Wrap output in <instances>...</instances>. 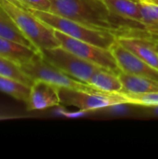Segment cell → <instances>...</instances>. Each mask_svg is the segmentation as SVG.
I'll list each match as a JSON object with an SVG mask.
<instances>
[{
    "label": "cell",
    "instance_id": "obj_1",
    "mask_svg": "<svg viewBox=\"0 0 158 159\" xmlns=\"http://www.w3.org/2000/svg\"><path fill=\"white\" fill-rule=\"evenodd\" d=\"M50 3L51 13L94 29L111 32L116 36L127 34V30L115 21L102 0H50Z\"/></svg>",
    "mask_w": 158,
    "mask_h": 159
},
{
    "label": "cell",
    "instance_id": "obj_2",
    "mask_svg": "<svg viewBox=\"0 0 158 159\" xmlns=\"http://www.w3.org/2000/svg\"><path fill=\"white\" fill-rule=\"evenodd\" d=\"M0 5L39 52L61 46L55 35V30L34 16L30 9L24 8L11 0H0Z\"/></svg>",
    "mask_w": 158,
    "mask_h": 159
},
{
    "label": "cell",
    "instance_id": "obj_3",
    "mask_svg": "<svg viewBox=\"0 0 158 159\" xmlns=\"http://www.w3.org/2000/svg\"><path fill=\"white\" fill-rule=\"evenodd\" d=\"M30 10L34 16L55 31L63 33L73 38L88 42L108 49H110L111 47L116 42V35L111 32L94 29L49 11H40L34 9Z\"/></svg>",
    "mask_w": 158,
    "mask_h": 159
},
{
    "label": "cell",
    "instance_id": "obj_4",
    "mask_svg": "<svg viewBox=\"0 0 158 159\" xmlns=\"http://www.w3.org/2000/svg\"><path fill=\"white\" fill-rule=\"evenodd\" d=\"M21 70L33 80H43L59 88H70L86 91H101L94 87L72 78L37 53L29 61L20 65Z\"/></svg>",
    "mask_w": 158,
    "mask_h": 159
},
{
    "label": "cell",
    "instance_id": "obj_5",
    "mask_svg": "<svg viewBox=\"0 0 158 159\" xmlns=\"http://www.w3.org/2000/svg\"><path fill=\"white\" fill-rule=\"evenodd\" d=\"M55 35L63 48L90 63L119 74L120 69L111 49L73 38L59 31H55Z\"/></svg>",
    "mask_w": 158,
    "mask_h": 159
},
{
    "label": "cell",
    "instance_id": "obj_6",
    "mask_svg": "<svg viewBox=\"0 0 158 159\" xmlns=\"http://www.w3.org/2000/svg\"><path fill=\"white\" fill-rule=\"evenodd\" d=\"M40 53L44 59L55 65L61 71L72 78L86 84H88V80L97 70L102 68L81 59L61 46L43 49Z\"/></svg>",
    "mask_w": 158,
    "mask_h": 159
},
{
    "label": "cell",
    "instance_id": "obj_7",
    "mask_svg": "<svg viewBox=\"0 0 158 159\" xmlns=\"http://www.w3.org/2000/svg\"><path fill=\"white\" fill-rule=\"evenodd\" d=\"M61 105L75 107L82 111H94L125 104L119 94L110 96L102 91H86L70 88H59Z\"/></svg>",
    "mask_w": 158,
    "mask_h": 159
},
{
    "label": "cell",
    "instance_id": "obj_8",
    "mask_svg": "<svg viewBox=\"0 0 158 159\" xmlns=\"http://www.w3.org/2000/svg\"><path fill=\"white\" fill-rule=\"evenodd\" d=\"M102 2L115 21L127 30V34L130 30L143 29L140 0H102Z\"/></svg>",
    "mask_w": 158,
    "mask_h": 159
},
{
    "label": "cell",
    "instance_id": "obj_9",
    "mask_svg": "<svg viewBox=\"0 0 158 159\" xmlns=\"http://www.w3.org/2000/svg\"><path fill=\"white\" fill-rule=\"evenodd\" d=\"M110 49L116 60L120 71L129 75L158 81V69L134 55L132 52L121 46L117 41Z\"/></svg>",
    "mask_w": 158,
    "mask_h": 159
},
{
    "label": "cell",
    "instance_id": "obj_10",
    "mask_svg": "<svg viewBox=\"0 0 158 159\" xmlns=\"http://www.w3.org/2000/svg\"><path fill=\"white\" fill-rule=\"evenodd\" d=\"M26 104L28 110H44L60 106L59 87L43 80H34Z\"/></svg>",
    "mask_w": 158,
    "mask_h": 159
},
{
    "label": "cell",
    "instance_id": "obj_11",
    "mask_svg": "<svg viewBox=\"0 0 158 159\" xmlns=\"http://www.w3.org/2000/svg\"><path fill=\"white\" fill-rule=\"evenodd\" d=\"M116 41L134 55L158 69V51L156 42L138 36H116Z\"/></svg>",
    "mask_w": 158,
    "mask_h": 159
},
{
    "label": "cell",
    "instance_id": "obj_12",
    "mask_svg": "<svg viewBox=\"0 0 158 159\" xmlns=\"http://www.w3.org/2000/svg\"><path fill=\"white\" fill-rule=\"evenodd\" d=\"M140 7L143 29L130 30L124 36H138L158 42V5L152 2L140 1Z\"/></svg>",
    "mask_w": 158,
    "mask_h": 159
},
{
    "label": "cell",
    "instance_id": "obj_13",
    "mask_svg": "<svg viewBox=\"0 0 158 159\" xmlns=\"http://www.w3.org/2000/svg\"><path fill=\"white\" fill-rule=\"evenodd\" d=\"M123 89L118 93L123 94H146L158 92V81L146 77L129 75L122 71L118 74ZM116 94V93H115Z\"/></svg>",
    "mask_w": 158,
    "mask_h": 159
},
{
    "label": "cell",
    "instance_id": "obj_14",
    "mask_svg": "<svg viewBox=\"0 0 158 159\" xmlns=\"http://www.w3.org/2000/svg\"><path fill=\"white\" fill-rule=\"evenodd\" d=\"M88 84L110 96H114L123 89L118 74L105 68L97 70L92 75Z\"/></svg>",
    "mask_w": 158,
    "mask_h": 159
},
{
    "label": "cell",
    "instance_id": "obj_15",
    "mask_svg": "<svg viewBox=\"0 0 158 159\" xmlns=\"http://www.w3.org/2000/svg\"><path fill=\"white\" fill-rule=\"evenodd\" d=\"M39 51L36 49L0 36V56L21 65L33 59Z\"/></svg>",
    "mask_w": 158,
    "mask_h": 159
},
{
    "label": "cell",
    "instance_id": "obj_16",
    "mask_svg": "<svg viewBox=\"0 0 158 159\" xmlns=\"http://www.w3.org/2000/svg\"><path fill=\"white\" fill-rule=\"evenodd\" d=\"M0 36L12 41H16L18 43H20L22 45L36 49L34 47V45L30 42V40L22 34V32L17 26L13 19L1 5H0Z\"/></svg>",
    "mask_w": 158,
    "mask_h": 159
},
{
    "label": "cell",
    "instance_id": "obj_17",
    "mask_svg": "<svg viewBox=\"0 0 158 159\" xmlns=\"http://www.w3.org/2000/svg\"><path fill=\"white\" fill-rule=\"evenodd\" d=\"M0 91L26 103L30 97L31 86L16 79L0 75Z\"/></svg>",
    "mask_w": 158,
    "mask_h": 159
},
{
    "label": "cell",
    "instance_id": "obj_18",
    "mask_svg": "<svg viewBox=\"0 0 158 159\" xmlns=\"http://www.w3.org/2000/svg\"><path fill=\"white\" fill-rule=\"evenodd\" d=\"M0 75L16 79L29 86H32L34 83V81L21 70L20 64L3 56H0Z\"/></svg>",
    "mask_w": 158,
    "mask_h": 159
},
{
    "label": "cell",
    "instance_id": "obj_19",
    "mask_svg": "<svg viewBox=\"0 0 158 159\" xmlns=\"http://www.w3.org/2000/svg\"><path fill=\"white\" fill-rule=\"evenodd\" d=\"M119 94L125 104H135L143 107H151L158 105V92L155 93H146V94Z\"/></svg>",
    "mask_w": 158,
    "mask_h": 159
},
{
    "label": "cell",
    "instance_id": "obj_20",
    "mask_svg": "<svg viewBox=\"0 0 158 159\" xmlns=\"http://www.w3.org/2000/svg\"><path fill=\"white\" fill-rule=\"evenodd\" d=\"M29 9L49 11L51 3L50 0H23Z\"/></svg>",
    "mask_w": 158,
    "mask_h": 159
},
{
    "label": "cell",
    "instance_id": "obj_21",
    "mask_svg": "<svg viewBox=\"0 0 158 159\" xmlns=\"http://www.w3.org/2000/svg\"><path fill=\"white\" fill-rule=\"evenodd\" d=\"M57 113L61 116H67V117H78V116H85L88 112L87 111H82V110H78L76 112H67V111H64L63 109H58Z\"/></svg>",
    "mask_w": 158,
    "mask_h": 159
},
{
    "label": "cell",
    "instance_id": "obj_22",
    "mask_svg": "<svg viewBox=\"0 0 158 159\" xmlns=\"http://www.w3.org/2000/svg\"><path fill=\"white\" fill-rule=\"evenodd\" d=\"M147 108H149L156 116H158V105L156 106H151V107H147Z\"/></svg>",
    "mask_w": 158,
    "mask_h": 159
},
{
    "label": "cell",
    "instance_id": "obj_23",
    "mask_svg": "<svg viewBox=\"0 0 158 159\" xmlns=\"http://www.w3.org/2000/svg\"><path fill=\"white\" fill-rule=\"evenodd\" d=\"M147 2H152V3H155V4L158 5V0H152V1H147Z\"/></svg>",
    "mask_w": 158,
    "mask_h": 159
},
{
    "label": "cell",
    "instance_id": "obj_24",
    "mask_svg": "<svg viewBox=\"0 0 158 159\" xmlns=\"http://www.w3.org/2000/svg\"><path fill=\"white\" fill-rule=\"evenodd\" d=\"M156 50L158 51V42H156Z\"/></svg>",
    "mask_w": 158,
    "mask_h": 159
},
{
    "label": "cell",
    "instance_id": "obj_25",
    "mask_svg": "<svg viewBox=\"0 0 158 159\" xmlns=\"http://www.w3.org/2000/svg\"><path fill=\"white\" fill-rule=\"evenodd\" d=\"M140 1H152V0H140Z\"/></svg>",
    "mask_w": 158,
    "mask_h": 159
}]
</instances>
